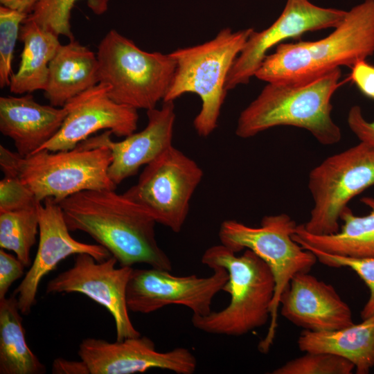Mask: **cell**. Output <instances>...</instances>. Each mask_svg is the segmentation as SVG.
I'll return each mask as SVG.
<instances>
[{"instance_id": "obj_1", "label": "cell", "mask_w": 374, "mask_h": 374, "mask_svg": "<svg viewBox=\"0 0 374 374\" xmlns=\"http://www.w3.org/2000/svg\"><path fill=\"white\" fill-rule=\"evenodd\" d=\"M70 231L89 234L116 258L121 266L144 263L172 270L159 246L155 220L138 204L115 190H88L60 202Z\"/></svg>"}, {"instance_id": "obj_2", "label": "cell", "mask_w": 374, "mask_h": 374, "mask_svg": "<svg viewBox=\"0 0 374 374\" xmlns=\"http://www.w3.org/2000/svg\"><path fill=\"white\" fill-rule=\"evenodd\" d=\"M373 53L374 0H364L346 11L327 37L277 45L254 76L267 83L301 84Z\"/></svg>"}, {"instance_id": "obj_3", "label": "cell", "mask_w": 374, "mask_h": 374, "mask_svg": "<svg viewBox=\"0 0 374 374\" xmlns=\"http://www.w3.org/2000/svg\"><path fill=\"white\" fill-rule=\"evenodd\" d=\"M337 68L301 84L267 83L240 113L235 134L248 139L274 127L294 126L308 130L321 144L337 143L341 133L331 116V100L344 82Z\"/></svg>"}, {"instance_id": "obj_4", "label": "cell", "mask_w": 374, "mask_h": 374, "mask_svg": "<svg viewBox=\"0 0 374 374\" xmlns=\"http://www.w3.org/2000/svg\"><path fill=\"white\" fill-rule=\"evenodd\" d=\"M201 261L211 269H226L229 279L222 291L231 298L228 305L218 312L193 315L191 321L195 328L208 334L241 336L268 322L275 280L262 259L249 249L237 256L220 244L208 248Z\"/></svg>"}, {"instance_id": "obj_5", "label": "cell", "mask_w": 374, "mask_h": 374, "mask_svg": "<svg viewBox=\"0 0 374 374\" xmlns=\"http://www.w3.org/2000/svg\"><path fill=\"white\" fill-rule=\"evenodd\" d=\"M112 159L108 147L84 141L71 150H42L26 157L0 145L4 176L18 178L39 202L53 198L59 203L83 190H115L117 185L108 174Z\"/></svg>"}, {"instance_id": "obj_6", "label": "cell", "mask_w": 374, "mask_h": 374, "mask_svg": "<svg viewBox=\"0 0 374 374\" xmlns=\"http://www.w3.org/2000/svg\"><path fill=\"white\" fill-rule=\"evenodd\" d=\"M253 30L224 28L209 41L170 53L176 69L163 101H174L186 93L198 95L202 107L193 126L199 136H208L217 127L227 92V75Z\"/></svg>"}, {"instance_id": "obj_7", "label": "cell", "mask_w": 374, "mask_h": 374, "mask_svg": "<svg viewBox=\"0 0 374 374\" xmlns=\"http://www.w3.org/2000/svg\"><path fill=\"white\" fill-rule=\"evenodd\" d=\"M296 226L288 215L280 213L264 216L256 227L226 220L222 222L218 231L220 244L236 253L244 249L252 251L267 263L273 274L275 290L269 326L258 346V350L264 354L269 351L275 339L282 293L296 274L309 272L317 261L312 252L293 239Z\"/></svg>"}, {"instance_id": "obj_8", "label": "cell", "mask_w": 374, "mask_h": 374, "mask_svg": "<svg viewBox=\"0 0 374 374\" xmlns=\"http://www.w3.org/2000/svg\"><path fill=\"white\" fill-rule=\"evenodd\" d=\"M99 82L108 87L115 102L150 110L163 100L176 62L161 52H148L117 30H109L98 46Z\"/></svg>"}, {"instance_id": "obj_9", "label": "cell", "mask_w": 374, "mask_h": 374, "mask_svg": "<svg viewBox=\"0 0 374 374\" xmlns=\"http://www.w3.org/2000/svg\"><path fill=\"white\" fill-rule=\"evenodd\" d=\"M373 185L374 149L369 145L360 142L327 157L309 174L313 206L303 227L314 235L337 232L348 202Z\"/></svg>"}, {"instance_id": "obj_10", "label": "cell", "mask_w": 374, "mask_h": 374, "mask_svg": "<svg viewBox=\"0 0 374 374\" xmlns=\"http://www.w3.org/2000/svg\"><path fill=\"white\" fill-rule=\"evenodd\" d=\"M202 177L199 166L172 145L145 166L137 183L123 195L157 223L179 233Z\"/></svg>"}, {"instance_id": "obj_11", "label": "cell", "mask_w": 374, "mask_h": 374, "mask_svg": "<svg viewBox=\"0 0 374 374\" xmlns=\"http://www.w3.org/2000/svg\"><path fill=\"white\" fill-rule=\"evenodd\" d=\"M207 277L196 275L177 276L168 270L134 269L126 292L129 311L148 314L170 305L188 308L193 315L205 316L211 312L214 296L223 290L229 279L225 269L212 268Z\"/></svg>"}, {"instance_id": "obj_12", "label": "cell", "mask_w": 374, "mask_h": 374, "mask_svg": "<svg viewBox=\"0 0 374 374\" xmlns=\"http://www.w3.org/2000/svg\"><path fill=\"white\" fill-rule=\"evenodd\" d=\"M117 260L111 256L98 262L87 253L76 255L73 266L51 280L48 294L78 292L104 306L112 314L116 326V340L139 337L129 315L126 292L132 267H116Z\"/></svg>"}, {"instance_id": "obj_13", "label": "cell", "mask_w": 374, "mask_h": 374, "mask_svg": "<svg viewBox=\"0 0 374 374\" xmlns=\"http://www.w3.org/2000/svg\"><path fill=\"white\" fill-rule=\"evenodd\" d=\"M346 13L343 10L316 6L308 0H287L282 13L269 27L260 32L253 30L250 34L229 72L226 90L247 84L271 48L306 32L334 28Z\"/></svg>"}, {"instance_id": "obj_14", "label": "cell", "mask_w": 374, "mask_h": 374, "mask_svg": "<svg viewBox=\"0 0 374 374\" xmlns=\"http://www.w3.org/2000/svg\"><path fill=\"white\" fill-rule=\"evenodd\" d=\"M78 353L89 374H132L151 368L193 374L197 368L196 357L188 348L159 352L150 338L141 335L114 342L86 338Z\"/></svg>"}, {"instance_id": "obj_15", "label": "cell", "mask_w": 374, "mask_h": 374, "mask_svg": "<svg viewBox=\"0 0 374 374\" xmlns=\"http://www.w3.org/2000/svg\"><path fill=\"white\" fill-rule=\"evenodd\" d=\"M39 205V244L36 256L21 283L14 292L21 314L28 315L36 303L43 278L66 257L80 253L92 256L98 262L112 255L103 246L87 244L70 235L62 210L53 198Z\"/></svg>"}, {"instance_id": "obj_16", "label": "cell", "mask_w": 374, "mask_h": 374, "mask_svg": "<svg viewBox=\"0 0 374 374\" xmlns=\"http://www.w3.org/2000/svg\"><path fill=\"white\" fill-rule=\"evenodd\" d=\"M65 105L69 112L60 129L37 152L73 149L100 130L126 137L137 129V109L113 100L108 95V87L101 82Z\"/></svg>"}, {"instance_id": "obj_17", "label": "cell", "mask_w": 374, "mask_h": 374, "mask_svg": "<svg viewBox=\"0 0 374 374\" xmlns=\"http://www.w3.org/2000/svg\"><path fill=\"white\" fill-rule=\"evenodd\" d=\"M147 116L148 123L143 130L122 141H113L109 130L84 140L91 146L109 148L112 159L108 174L116 185L134 175L142 166L148 165L172 145L176 117L174 101H163L161 108L148 110Z\"/></svg>"}, {"instance_id": "obj_18", "label": "cell", "mask_w": 374, "mask_h": 374, "mask_svg": "<svg viewBox=\"0 0 374 374\" xmlns=\"http://www.w3.org/2000/svg\"><path fill=\"white\" fill-rule=\"evenodd\" d=\"M280 314L305 330L341 329L354 323L349 305L330 284L308 272L296 274L282 293Z\"/></svg>"}, {"instance_id": "obj_19", "label": "cell", "mask_w": 374, "mask_h": 374, "mask_svg": "<svg viewBox=\"0 0 374 374\" xmlns=\"http://www.w3.org/2000/svg\"><path fill=\"white\" fill-rule=\"evenodd\" d=\"M68 107L38 103L30 93L0 98V132L26 157L39 150L60 129Z\"/></svg>"}, {"instance_id": "obj_20", "label": "cell", "mask_w": 374, "mask_h": 374, "mask_svg": "<svg viewBox=\"0 0 374 374\" xmlns=\"http://www.w3.org/2000/svg\"><path fill=\"white\" fill-rule=\"evenodd\" d=\"M98 83L96 54L74 39L61 44L50 62L44 96L50 105L62 107Z\"/></svg>"}, {"instance_id": "obj_21", "label": "cell", "mask_w": 374, "mask_h": 374, "mask_svg": "<svg viewBox=\"0 0 374 374\" xmlns=\"http://www.w3.org/2000/svg\"><path fill=\"white\" fill-rule=\"evenodd\" d=\"M357 324L330 330H303L297 344L304 353H332L351 362L357 374H368L374 367V314Z\"/></svg>"}, {"instance_id": "obj_22", "label": "cell", "mask_w": 374, "mask_h": 374, "mask_svg": "<svg viewBox=\"0 0 374 374\" xmlns=\"http://www.w3.org/2000/svg\"><path fill=\"white\" fill-rule=\"evenodd\" d=\"M361 202L370 208L369 213L357 216L346 206L340 216L344 224L337 232L314 235L299 224L293 239L299 244L330 254L355 258L374 256V198L364 197Z\"/></svg>"}, {"instance_id": "obj_23", "label": "cell", "mask_w": 374, "mask_h": 374, "mask_svg": "<svg viewBox=\"0 0 374 374\" xmlns=\"http://www.w3.org/2000/svg\"><path fill=\"white\" fill-rule=\"evenodd\" d=\"M58 37L35 22L24 20L19 37L23 50L19 68L10 78L8 87L11 93L23 94L44 90L49 63L61 45Z\"/></svg>"}, {"instance_id": "obj_24", "label": "cell", "mask_w": 374, "mask_h": 374, "mask_svg": "<svg viewBox=\"0 0 374 374\" xmlns=\"http://www.w3.org/2000/svg\"><path fill=\"white\" fill-rule=\"evenodd\" d=\"M20 313L15 294L0 300V373H44V365L27 345Z\"/></svg>"}, {"instance_id": "obj_25", "label": "cell", "mask_w": 374, "mask_h": 374, "mask_svg": "<svg viewBox=\"0 0 374 374\" xmlns=\"http://www.w3.org/2000/svg\"><path fill=\"white\" fill-rule=\"evenodd\" d=\"M41 203V202H40ZM0 213V247L12 251L27 267L39 233V205Z\"/></svg>"}, {"instance_id": "obj_26", "label": "cell", "mask_w": 374, "mask_h": 374, "mask_svg": "<svg viewBox=\"0 0 374 374\" xmlns=\"http://www.w3.org/2000/svg\"><path fill=\"white\" fill-rule=\"evenodd\" d=\"M78 0H39L26 19L33 21L42 28L57 36L62 35L74 40L71 28V14ZM89 6L96 13L103 12L106 2L103 0H88Z\"/></svg>"}, {"instance_id": "obj_27", "label": "cell", "mask_w": 374, "mask_h": 374, "mask_svg": "<svg viewBox=\"0 0 374 374\" xmlns=\"http://www.w3.org/2000/svg\"><path fill=\"white\" fill-rule=\"evenodd\" d=\"M354 364L341 356L324 352L305 353L274 369L272 374H350Z\"/></svg>"}, {"instance_id": "obj_28", "label": "cell", "mask_w": 374, "mask_h": 374, "mask_svg": "<svg viewBox=\"0 0 374 374\" xmlns=\"http://www.w3.org/2000/svg\"><path fill=\"white\" fill-rule=\"evenodd\" d=\"M28 15L16 9L0 6V87H9L12 62L21 24Z\"/></svg>"}, {"instance_id": "obj_29", "label": "cell", "mask_w": 374, "mask_h": 374, "mask_svg": "<svg viewBox=\"0 0 374 374\" xmlns=\"http://www.w3.org/2000/svg\"><path fill=\"white\" fill-rule=\"evenodd\" d=\"M300 245L312 252L317 260L326 266L347 267L353 269L364 280L370 292L369 298L361 311V318L364 319L374 314V256L360 258L341 256L305 244Z\"/></svg>"}, {"instance_id": "obj_30", "label": "cell", "mask_w": 374, "mask_h": 374, "mask_svg": "<svg viewBox=\"0 0 374 374\" xmlns=\"http://www.w3.org/2000/svg\"><path fill=\"white\" fill-rule=\"evenodd\" d=\"M39 202L33 193L15 177L0 181V213L28 208Z\"/></svg>"}, {"instance_id": "obj_31", "label": "cell", "mask_w": 374, "mask_h": 374, "mask_svg": "<svg viewBox=\"0 0 374 374\" xmlns=\"http://www.w3.org/2000/svg\"><path fill=\"white\" fill-rule=\"evenodd\" d=\"M26 267L14 256L8 253L4 249L0 250V300L6 297L11 285L24 274Z\"/></svg>"}, {"instance_id": "obj_32", "label": "cell", "mask_w": 374, "mask_h": 374, "mask_svg": "<svg viewBox=\"0 0 374 374\" xmlns=\"http://www.w3.org/2000/svg\"><path fill=\"white\" fill-rule=\"evenodd\" d=\"M351 68L346 80L351 81L364 96L374 100V65L362 60Z\"/></svg>"}, {"instance_id": "obj_33", "label": "cell", "mask_w": 374, "mask_h": 374, "mask_svg": "<svg viewBox=\"0 0 374 374\" xmlns=\"http://www.w3.org/2000/svg\"><path fill=\"white\" fill-rule=\"evenodd\" d=\"M347 123L360 142L374 149V121L369 122L364 118L360 107L355 105L350 109Z\"/></svg>"}, {"instance_id": "obj_34", "label": "cell", "mask_w": 374, "mask_h": 374, "mask_svg": "<svg viewBox=\"0 0 374 374\" xmlns=\"http://www.w3.org/2000/svg\"><path fill=\"white\" fill-rule=\"evenodd\" d=\"M51 372L55 374H89L87 366L82 359L71 361L63 358L53 361Z\"/></svg>"}, {"instance_id": "obj_35", "label": "cell", "mask_w": 374, "mask_h": 374, "mask_svg": "<svg viewBox=\"0 0 374 374\" xmlns=\"http://www.w3.org/2000/svg\"><path fill=\"white\" fill-rule=\"evenodd\" d=\"M39 0H0L1 5L16 9L28 15Z\"/></svg>"}]
</instances>
